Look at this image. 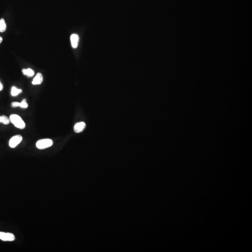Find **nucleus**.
<instances>
[{"mask_svg": "<svg viewBox=\"0 0 252 252\" xmlns=\"http://www.w3.org/2000/svg\"><path fill=\"white\" fill-rule=\"evenodd\" d=\"M0 239L4 241H15V235L11 233H6L0 232Z\"/></svg>", "mask_w": 252, "mask_h": 252, "instance_id": "4", "label": "nucleus"}, {"mask_svg": "<svg viewBox=\"0 0 252 252\" xmlns=\"http://www.w3.org/2000/svg\"><path fill=\"white\" fill-rule=\"evenodd\" d=\"M2 40H3V39H2V38H1V37H0V44H1V42H2Z\"/></svg>", "mask_w": 252, "mask_h": 252, "instance_id": "14", "label": "nucleus"}, {"mask_svg": "<svg viewBox=\"0 0 252 252\" xmlns=\"http://www.w3.org/2000/svg\"><path fill=\"white\" fill-rule=\"evenodd\" d=\"M23 140V137L21 135H16L13 137L9 141V146L11 148H15Z\"/></svg>", "mask_w": 252, "mask_h": 252, "instance_id": "3", "label": "nucleus"}, {"mask_svg": "<svg viewBox=\"0 0 252 252\" xmlns=\"http://www.w3.org/2000/svg\"><path fill=\"white\" fill-rule=\"evenodd\" d=\"M86 127V124L84 122L77 123L74 127V130L77 133H79L84 131Z\"/></svg>", "mask_w": 252, "mask_h": 252, "instance_id": "5", "label": "nucleus"}, {"mask_svg": "<svg viewBox=\"0 0 252 252\" xmlns=\"http://www.w3.org/2000/svg\"><path fill=\"white\" fill-rule=\"evenodd\" d=\"M11 121L9 118L5 115L0 116V123H2L5 125H8L9 124Z\"/></svg>", "mask_w": 252, "mask_h": 252, "instance_id": "12", "label": "nucleus"}, {"mask_svg": "<svg viewBox=\"0 0 252 252\" xmlns=\"http://www.w3.org/2000/svg\"><path fill=\"white\" fill-rule=\"evenodd\" d=\"M22 93V90L19 89H17L15 86H13L11 88V94L13 96H16L17 95H18L19 93Z\"/></svg>", "mask_w": 252, "mask_h": 252, "instance_id": "10", "label": "nucleus"}, {"mask_svg": "<svg viewBox=\"0 0 252 252\" xmlns=\"http://www.w3.org/2000/svg\"><path fill=\"white\" fill-rule=\"evenodd\" d=\"M44 80L43 76L41 73H38L32 81V84L33 85H40Z\"/></svg>", "mask_w": 252, "mask_h": 252, "instance_id": "7", "label": "nucleus"}, {"mask_svg": "<svg viewBox=\"0 0 252 252\" xmlns=\"http://www.w3.org/2000/svg\"><path fill=\"white\" fill-rule=\"evenodd\" d=\"M2 89H3V86H2V84H1V83L0 82V91L2 90Z\"/></svg>", "mask_w": 252, "mask_h": 252, "instance_id": "13", "label": "nucleus"}, {"mask_svg": "<svg viewBox=\"0 0 252 252\" xmlns=\"http://www.w3.org/2000/svg\"><path fill=\"white\" fill-rule=\"evenodd\" d=\"M9 120L17 128L23 130L26 127L25 123L18 115L15 114L11 115L9 117Z\"/></svg>", "mask_w": 252, "mask_h": 252, "instance_id": "1", "label": "nucleus"}, {"mask_svg": "<svg viewBox=\"0 0 252 252\" xmlns=\"http://www.w3.org/2000/svg\"><path fill=\"white\" fill-rule=\"evenodd\" d=\"M71 42L72 47L74 48H76L78 46L79 42V37L78 35L73 34L71 35L70 38Z\"/></svg>", "mask_w": 252, "mask_h": 252, "instance_id": "6", "label": "nucleus"}, {"mask_svg": "<svg viewBox=\"0 0 252 252\" xmlns=\"http://www.w3.org/2000/svg\"><path fill=\"white\" fill-rule=\"evenodd\" d=\"M22 72L24 75H26L28 77H31L33 76L35 74L34 71L31 69H23L22 70Z\"/></svg>", "mask_w": 252, "mask_h": 252, "instance_id": "9", "label": "nucleus"}, {"mask_svg": "<svg viewBox=\"0 0 252 252\" xmlns=\"http://www.w3.org/2000/svg\"><path fill=\"white\" fill-rule=\"evenodd\" d=\"M12 108H16L20 107L23 108H27L28 107V104L27 103L26 100L24 99L21 102H13L11 103Z\"/></svg>", "mask_w": 252, "mask_h": 252, "instance_id": "8", "label": "nucleus"}, {"mask_svg": "<svg viewBox=\"0 0 252 252\" xmlns=\"http://www.w3.org/2000/svg\"><path fill=\"white\" fill-rule=\"evenodd\" d=\"M7 29V25H6L4 19L2 18L0 20V32H4L6 31Z\"/></svg>", "mask_w": 252, "mask_h": 252, "instance_id": "11", "label": "nucleus"}, {"mask_svg": "<svg viewBox=\"0 0 252 252\" xmlns=\"http://www.w3.org/2000/svg\"><path fill=\"white\" fill-rule=\"evenodd\" d=\"M52 140L50 139H44L39 140L36 143V147L40 149H43L49 148L53 145Z\"/></svg>", "mask_w": 252, "mask_h": 252, "instance_id": "2", "label": "nucleus"}]
</instances>
